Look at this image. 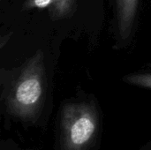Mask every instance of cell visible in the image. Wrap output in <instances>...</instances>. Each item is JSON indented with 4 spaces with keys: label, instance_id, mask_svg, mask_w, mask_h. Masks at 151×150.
<instances>
[{
    "label": "cell",
    "instance_id": "6da1fadb",
    "mask_svg": "<svg viewBox=\"0 0 151 150\" xmlns=\"http://www.w3.org/2000/svg\"><path fill=\"white\" fill-rule=\"evenodd\" d=\"M47 77L44 54L39 50L22 65L2 69V100L7 112L22 121H34L46 98Z\"/></svg>",
    "mask_w": 151,
    "mask_h": 150
},
{
    "label": "cell",
    "instance_id": "7a4b0ae2",
    "mask_svg": "<svg viewBox=\"0 0 151 150\" xmlns=\"http://www.w3.org/2000/svg\"><path fill=\"white\" fill-rule=\"evenodd\" d=\"M98 129V114L89 103H70L60 113L61 150H89Z\"/></svg>",
    "mask_w": 151,
    "mask_h": 150
},
{
    "label": "cell",
    "instance_id": "3957f363",
    "mask_svg": "<svg viewBox=\"0 0 151 150\" xmlns=\"http://www.w3.org/2000/svg\"><path fill=\"white\" fill-rule=\"evenodd\" d=\"M76 0H27L26 9H47L52 20H58L73 14Z\"/></svg>",
    "mask_w": 151,
    "mask_h": 150
},
{
    "label": "cell",
    "instance_id": "277c9868",
    "mask_svg": "<svg viewBox=\"0 0 151 150\" xmlns=\"http://www.w3.org/2000/svg\"><path fill=\"white\" fill-rule=\"evenodd\" d=\"M116 3L119 35L121 38L127 39L130 36L135 21L139 0H117Z\"/></svg>",
    "mask_w": 151,
    "mask_h": 150
},
{
    "label": "cell",
    "instance_id": "5b68a950",
    "mask_svg": "<svg viewBox=\"0 0 151 150\" xmlns=\"http://www.w3.org/2000/svg\"><path fill=\"white\" fill-rule=\"evenodd\" d=\"M124 80L133 85L151 89V73L131 74L126 76L124 78Z\"/></svg>",
    "mask_w": 151,
    "mask_h": 150
}]
</instances>
